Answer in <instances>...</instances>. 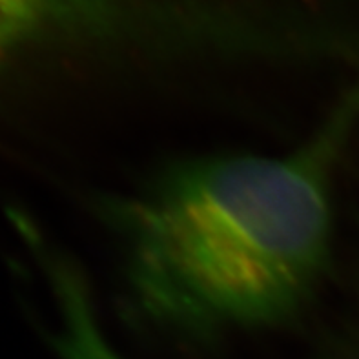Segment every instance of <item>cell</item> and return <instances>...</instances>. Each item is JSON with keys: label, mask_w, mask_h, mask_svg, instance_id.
Returning a JSON list of instances; mask_svg holds the SVG:
<instances>
[{"label": "cell", "mask_w": 359, "mask_h": 359, "mask_svg": "<svg viewBox=\"0 0 359 359\" xmlns=\"http://www.w3.org/2000/svg\"><path fill=\"white\" fill-rule=\"evenodd\" d=\"M358 114L354 93L294 150L182 157L102 197L137 318L190 339L296 321L330 272L336 168Z\"/></svg>", "instance_id": "obj_1"}, {"label": "cell", "mask_w": 359, "mask_h": 359, "mask_svg": "<svg viewBox=\"0 0 359 359\" xmlns=\"http://www.w3.org/2000/svg\"><path fill=\"white\" fill-rule=\"evenodd\" d=\"M13 226L42 276L51 306V341L60 359H124L111 343L93 290L75 261L22 214Z\"/></svg>", "instance_id": "obj_2"}, {"label": "cell", "mask_w": 359, "mask_h": 359, "mask_svg": "<svg viewBox=\"0 0 359 359\" xmlns=\"http://www.w3.org/2000/svg\"><path fill=\"white\" fill-rule=\"evenodd\" d=\"M48 8V0H0V72L41 29Z\"/></svg>", "instance_id": "obj_3"}]
</instances>
